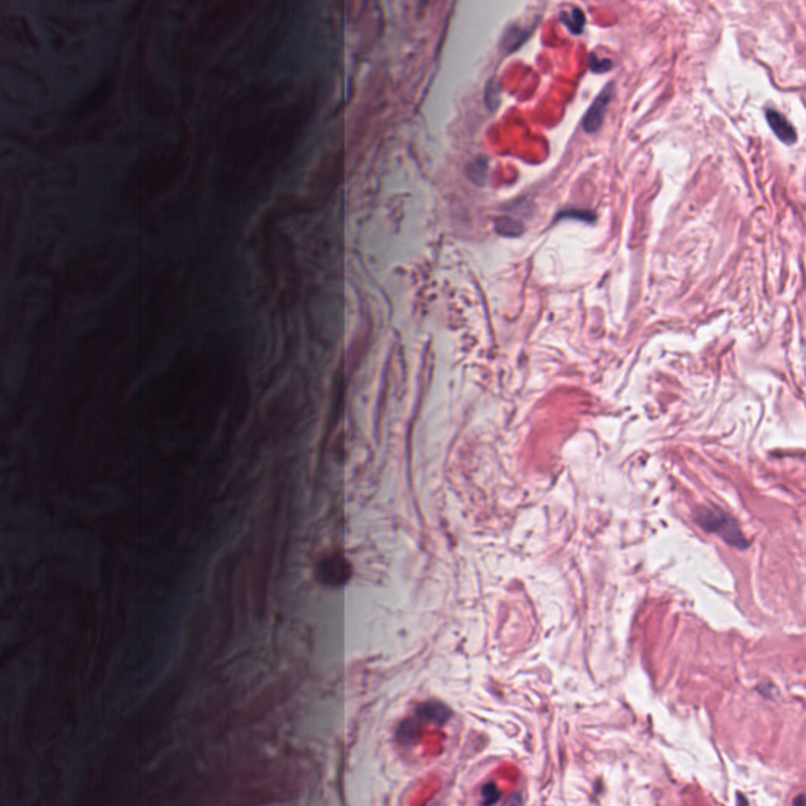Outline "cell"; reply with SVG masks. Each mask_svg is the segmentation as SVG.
I'll use <instances>...</instances> for the list:
<instances>
[{"label":"cell","instance_id":"6da1fadb","mask_svg":"<svg viewBox=\"0 0 806 806\" xmlns=\"http://www.w3.org/2000/svg\"><path fill=\"white\" fill-rule=\"evenodd\" d=\"M699 522H701L705 530L720 534V536H722L726 542H729V544L737 547L745 545L741 544V542H745L744 536H741L737 525L734 523V520L729 515H724V513H722L720 510L718 512L705 510L704 515L699 517Z\"/></svg>","mask_w":806,"mask_h":806},{"label":"cell","instance_id":"7a4b0ae2","mask_svg":"<svg viewBox=\"0 0 806 806\" xmlns=\"http://www.w3.org/2000/svg\"><path fill=\"white\" fill-rule=\"evenodd\" d=\"M611 95H612V85H606V89L595 98L594 104H592L589 111L586 112V116H584L583 120V126L588 133H594L600 128L605 116V109L610 103Z\"/></svg>","mask_w":806,"mask_h":806},{"label":"cell","instance_id":"3957f363","mask_svg":"<svg viewBox=\"0 0 806 806\" xmlns=\"http://www.w3.org/2000/svg\"><path fill=\"white\" fill-rule=\"evenodd\" d=\"M766 118L768 121L770 128H772V131L778 135V139L783 140L784 144H794L797 140V133L793 125H790L789 120L781 116L780 112H776L773 109H767Z\"/></svg>","mask_w":806,"mask_h":806},{"label":"cell","instance_id":"277c9868","mask_svg":"<svg viewBox=\"0 0 806 806\" xmlns=\"http://www.w3.org/2000/svg\"><path fill=\"white\" fill-rule=\"evenodd\" d=\"M562 21H564V24L572 30L573 33H580L583 30V26H584V16L580 10H575V11H570L569 14H562Z\"/></svg>","mask_w":806,"mask_h":806}]
</instances>
